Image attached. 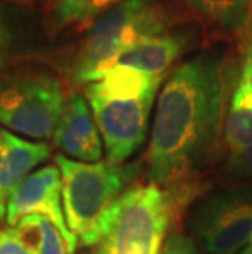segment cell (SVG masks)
Returning <instances> with one entry per match:
<instances>
[{
  "label": "cell",
  "mask_w": 252,
  "mask_h": 254,
  "mask_svg": "<svg viewBox=\"0 0 252 254\" xmlns=\"http://www.w3.org/2000/svg\"><path fill=\"white\" fill-rule=\"evenodd\" d=\"M249 241H251V245H249V246H252V235H251V240H249Z\"/></svg>",
  "instance_id": "23"
},
{
  "label": "cell",
  "mask_w": 252,
  "mask_h": 254,
  "mask_svg": "<svg viewBox=\"0 0 252 254\" xmlns=\"http://www.w3.org/2000/svg\"><path fill=\"white\" fill-rule=\"evenodd\" d=\"M66 105L59 79L45 71L0 69V127L35 139L54 134Z\"/></svg>",
  "instance_id": "5"
},
{
  "label": "cell",
  "mask_w": 252,
  "mask_h": 254,
  "mask_svg": "<svg viewBox=\"0 0 252 254\" xmlns=\"http://www.w3.org/2000/svg\"><path fill=\"white\" fill-rule=\"evenodd\" d=\"M46 143H35L17 136L0 127V220L7 213V202L12 192L28 177V172L50 159Z\"/></svg>",
  "instance_id": "10"
},
{
  "label": "cell",
  "mask_w": 252,
  "mask_h": 254,
  "mask_svg": "<svg viewBox=\"0 0 252 254\" xmlns=\"http://www.w3.org/2000/svg\"><path fill=\"white\" fill-rule=\"evenodd\" d=\"M13 230L33 254H71L61 230L43 215L25 217L13 226Z\"/></svg>",
  "instance_id": "13"
},
{
  "label": "cell",
  "mask_w": 252,
  "mask_h": 254,
  "mask_svg": "<svg viewBox=\"0 0 252 254\" xmlns=\"http://www.w3.org/2000/svg\"><path fill=\"white\" fill-rule=\"evenodd\" d=\"M0 254H33L13 228L0 231Z\"/></svg>",
  "instance_id": "17"
},
{
  "label": "cell",
  "mask_w": 252,
  "mask_h": 254,
  "mask_svg": "<svg viewBox=\"0 0 252 254\" xmlns=\"http://www.w3.org/2000/svg\"><path fill=\"white\" fill-rule=\"evenodd\" d=\"M10 45H12V36H10L8 26L5 25L3 18L0 17V69L3 67L5 61H7Z\"/></svg>",
  "instance_id": "20"
},
{
  "label": "cell",
  "mask_w": 252,
  "mask_h": 254,
  "mask_svg": "<svg viewBox=\"0 0 252 254\" xmlns=\"http://www.w3.org/2000/svg\"><path fill=\"white\" fill-rule=\"evenodd\" d=\"M224 117V80L214 56L177 67L157 100L149 143V172L157 187L187 186L216 148Z\"/></svg>",
  "instance_id": "1"
},
{
  "label": "cell",
  "mask_w": 252,
  "mask_h": 254,
  "mask_svg": "<svg viewBox=\"0 0 252 254\" xmlns=\"http://www.w3.org/2000/svg\"><path fill=\"white\" fill-rule=\"evenodd\" d=\"M200 235L211 254H234L251 240L252 202H221L203 217Z\"/></svg>",
  "instance_id": "9"
},
{
  "label": "cell",
  "mask_w": 252,
  "mask_h": 254,
  "mask_svg": "<svg viewBox=\"0 0 252 254\" xmlns=\"http://www.w3.org/2000/svg\"><path fill=\"white\" fill-rule=\"evenodd\" d=\"M30 215H43L54 223L66 238L71 254L76 253L77 238L69 230L62 208V182L57 166H45L20 182L7 202L5 220L13 228Z\"/></svg>",
  "instance_id": "7"
},
{
  "label": "cell",
  "mask_w": 252,
  "mask_h": 254,
  "mask_svg": "<svg viewBox=\"0 0 252 254\" xmlns=\"http://www.w3.org/2000/svg\"><path fill=\"white\" fill-rule=\"evenodd\" d=\"M184 48L185 38L167 31L164 35L151 36L136 43L116 59L115 66L162 79L184 53Z\"/></svg>",
  "instance_id": "11"
},
{
  "label": "cell",
  "mask_w": 252,
  "mask_h": 254,
  "mask_svg": "<svg viewBox=\"0 0 252 254\" xmlns=\"http://www.w3.org/2000/svg\"><path fill=\"white\" fill-rule=\"evenodd\" d=\"M231 166L241 172H252V144L238 153H233Z\"/></svg>",
  "instance_id": "19"
},
{
  "label": "cell",
  "mask_w": 252,
  "mask_h": 254,
  "mask_svg": "<svg viewBox=\"0 0 252 254\" xmlns=\"http://www.w3.org/2000/svg\"><path fill=\"white\" fill-rule=\"evenodd\" d=\"M160 82L159 77L115 66L84 87L108 163L121 164L141 148Z\"/></svg>",
  "instance_id": "2"
},
{
  "label": "cell",
  "mask_w": 252,
  "mask_h": 254,
  "mask_svg": "<svg viewBox=\"0 0 252 254\" xmlns=\"http://www.w3.org/2000/svg\"><path fill=\"white\" fill-rule=\"evenodd\" d=\"M54 144L71 159L99 163L101 159V136L92 110L84 95L72 92L66 97L62 115L54 129Z\"/></svg>",
  "instance_id": "8"
},
{
  "label": "cell",
  "mask_w": 252,
  "mask_h": 254,
  "mask_svg": "<svg viewBox=\"0 0 252 254\" xmlns=\"http://www.w3.org/2000/svg\"><path fill=\"white\" fill-rule=\"evenodd\" d=\"M243 35V63H241V75L236 87L243 90L252 102V18Z\"/></svg>",
  "instance_id": "16"
},
{
  "label": "cell",
  "mask_w": 252,
  "mask_h": 254,
  "mask_svg": "<svg viewBox=\"0 0 252 254\" xmlns=\"http://www.w3.org/2000/svg\"><path fill=\"white\" fill-rule=\"evenodd\" d=\"M61 172L62 208L69 230L85 246L99 245L115 205L125 193L130 167L111 163H82L56 156Z\"/></svg>",
  "instance_id": "4"
},
{
  "label": "cell",
  "mask_w": 252,
  "mask_h": 254,
  "mask_svg": "<svg viewBox=\"0 0 252 254\" xmlns=\"http://www.w3.org/2000/svg\"><path fill=\"white\" fill-rule=\"evenodd\" d=\"M241 254H252V246H248Z\"/></svg>",
  "instance_id": "22"
},
{
  "label": "cell",
  "mask_w": 252,
  "mask_h": 254,
  "mask_svg": "<svg viewBox=\"0 0 252 254\" xmlns=\"http://www.w3.org/2000/svg\"><path fill=\"white\" fill-rule=\"evenodd\" d=\"M172 197L155 184L133 187L111 212L97 254H160Z\"/></svg>",
  "instance_id": "6"
},
{
  "label": "cell",
  "mask_w": 252,
  "mask_h": 254,
  "mask_svg": "<svg viewBox=\"0 0 252 254\" xmlns=\"http://www.w3.org/2000/svg\"><path fill=\"white\" fill-rule=\"evenodd\" d=\"M5 2L17 3V5H33V3L38 2V0H5Z\"/></svg>",
  "instance_id": "21"
},
{
  "label": "cell",
  "mask_w": 252,
  "mask_h": 254,
  "mask_svg": "<svg viewBox=\"0 0 252 254\" xmlns=\"http://www.w3.org/2000/svg\"><path fill=\"white\" fill-rule=\"evenodd\" d=\"M190 8L228 33H243L252 18V0H184Z\"/></svg>",
  "instance_id": "12"
},
{
  "label": "cell",
  "mask_w": 252,
  "mask_h": 254,
  "mask_svg": "<svg viewBox=\"0 0 252 254\" xmlns=\"http://www.w3.org/2000/svg\"><path fill=\"white\" fill-rule=\"evenodd\" d=\"M224 134L233 153L252 144V102L238 87L234 89L231 97Z\"/></svg>",
  "instance_id": "14"
},
{
  "label": "cell",
  "mask_w": 252,
  "mask_h": 254,
  "mask_svg": "<svg viewBox=\"0 0 252 254\" xmlns=\"http://www.w3.org/2000/svg\"><path fill=\"white\" fill-rule=\"evenodd\" d=\"M160 254H200L194 245V241L189 240L184 235H172L165 241Z\"/></svg>",
  "instance_id": "18"
},
{
  "label": "cell",
  "mask_w": 252,
  "mask_h": 254,
  "mask_svg": "<svg viewBox=\"0 0 252 254\" xmlns=\"http://www.w3.org/2000/svg\"><path fill=\"white\" fill-rule=\"evenodd\" d=\"M169 18L157 0H123L94 21L72 63V82L99 80L136 43L167 33Z\"/></svg>",
  "instance_id": "3"
},
{
  "label": "cell",
  "mask_w": 252,
  "mask_h": 254,
  "mask_svg": "<svg viewBox=\"0 0 252 254\" xmlns=\"http://www.w3.org/2000/svg\"><path fill=\"white\" fill-rule=\"evenodd\" d=\"M123 0H52V21L57 28L95 21Z\"/></svg>",
  "instance_id": "15"
}]
</instances>
